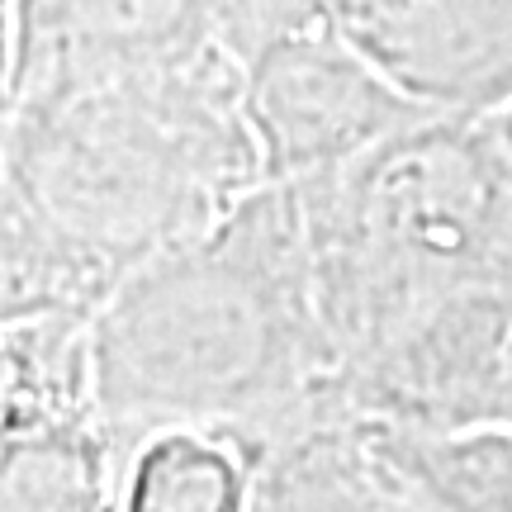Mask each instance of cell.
Here are the masks:
<instances>
[{"instance_id": "1", "label": "cell", "mask_w": 512, "mask_h": 512, "mask_svg": "<svg viewBox=\"0 0 512 512\" xmlns=\"http://www.w3.org/2000/svg\"><path fill=\"white\" fill-rule=\"evenodd\" d=\"M266 185L228 53L5 91L0 323H95L138 271Z\"/></svg>"}, {"instance_id": "2", "label": "cell", "mask_w": 512, "mask_h": 512, "mask_svg": "<svg viewBox=\"0 0 512 512\" xmlns=\"http://www.w3.org/2000/svg\"><path fill=\"white\" fill-rule=\"evenodd\" d=\"M91 356L124 465L181 432L261 465L351 427L294 185H261L204 238L133 275L95 318Z\"/></svg>"}, {"instance_id": "3", "label": "cell", "mask_w": 512, "mask_h": 512, "mask_svg": "<svg viewBox=\"0 0 512 512\" xmlns=\"http://www.w3.org/2000/svg\"><path fill=\"white\" fill-rule=\"evenodd\" d=\"M294 185L342 384L432 304L512 271V157L489 119L422 114Z\"/></svg>"}, {"instance_id": "4", "label": "cell", "mask_w": 512, "mask_h": 512, "mask_svg": "<svg viewBox=\"0 0 512 512\" xmlns=\"http://www.w3.org/2000/svg\"><path fill=\"white\" fill-rule=\"evenodd\" d=\"M95 323H0V512H114L128 465L95 399Z\"/></svg>"}, {"instance_id": "5", "label": "cell", "mask_w": 512, "mask_h": 512, "mask_svg": "<svg viewBox=\"0 0 512 512\" xmlns=\"http://www.w3.org/2000/svg\"><path fill=\"white\" fill-rule=\"evenodd\" d=\"M238 72L266 185L337 171L432 114L351 43L328 0L261 38Z\"/></svg>"}, {"instance_id": "6", "label": "cell", "mask_w": 512, "mask_h": 512, "mask_svg": "<svg viewBox=\"0 0 512 512\" xmlns=\"http://www.w3.org/2000/svg\"><path fill=\"white\" fill-rule=\"evenodd\" d=\"M356 432H512V271L451 294L351 366Z\"/></svg>"}, {"instance_id": "7", "label": "cell", "mask_w": 512, "mask_h": 512, "mask_svg": "<svg viewBox=\"0 0 512 512\" xmlns=\"http://www.w3.org/2000/svg\"><path fill=\"white\" fill-rule=\"evenodd\" d=\"M313 0H5V91L166 57L252 53Z\"/></svg>"}, {"instance_id": "8", "label": "cell", "mask_w": 512, "mask_h": 512, "mask_svg": "<svg viewBox=\"0 0 512 512\" xmlns=\"http://www.w3.org/2000/svg\"><path fill=\"white\" fill-rule=\"evenodd\" d=\"M347 38L437 114L512 105V0H328Z\"/></svg>"}, {"instance_id": "9", "label": "cell", "mask_w": 512, "mask_h": 512, "mask_svg": "<svg viewBox=\"0 0 512 512\" xmlns=\"http://www.w3.org/2000/svg\"><path fill=\"white\" fill-rule=\"evenodd\" d=\"M247 512H413V503L384 475L366 432L332 427L261 460Z\"/></svg>"}, {"instance_id": "10", "label": "cell", "mask_w": 512, "mask_h": 512, "mask_svg": "<svg viewBox=\"0 0 512 512\" xmlns=\"http://www.w3.org/2000/svg\"><path fill=\"white\" fill-rule=\"evenodd\" d=\"M413 512H512V432H366Z\"/></svg>"}, {"instance_id": "11", "label": "cell", "mask_w": 512, "mask_h": 512, "mask_svg": "<svg viewBox=\"0 0 512 512\" xmlns=\"http://www.w3.org/2000/svg\"><path fill=\"white\" fill-rule=\"evenodd\" d=\"M256 465L209 437H162L143 446L119 484L114 512H247Z\"/></svg>"}, {"instance_id": "12", "label": "cell", "mask_w": 512, "mask_h": 512, "mask_svg": "<svg viewBox=\"0 0 512 512\" xmlns=\"http://www.w3.org/2000/svg\"><path fill=\"white\" fill-rule=\"evenodd\" d=\"M489 124H494V133H498V143L508 147V157H512V105L503 114H494V119H489Z\"/></svg>"}]
</instances>
